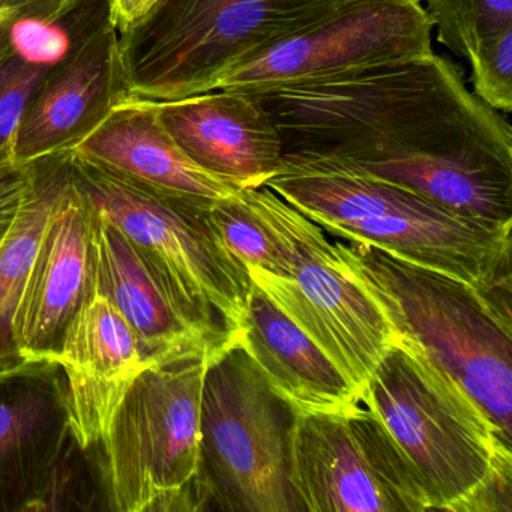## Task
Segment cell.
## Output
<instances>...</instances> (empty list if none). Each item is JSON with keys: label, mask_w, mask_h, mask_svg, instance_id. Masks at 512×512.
Listing matches in <instances>:
<instances>
[{"label": "cell", "mask_w": 512, "mask_h": 512, "mask_svg": "<svg viewBox=\"0 0 512 512\" xmlns=\"http://www.w3.org/2000/svg\"><path fill=\"white\" fill-rule=\"evenodd\" d=\"M71 173L70 152L34 161L31 190L0 244V376L28 365L17 349L14 323L44 230Z\"/></svg>", "instance_id": "ffe728a7"}, {"label": "cell", "mask_w": 512, "mask_h": 512, "mask_svg": "<svg viewBox=\"0 0 512 512\" xmlns=\"http://www.w3.org/2000/svg\"><path fill=\"white\" fill-rule=\"evenodd\" d=\"M53 67L32 64L17 55L0 65V151L13 146L26 107Z\"/></svg>", "instance_id": "cb8c5ba5"}, {"label": "cell", "mask_w": 512, "mask_h": 512, "mask_svg": "<svg viewBox=\"0 0 512 512\" xmlns=\"http://www.w3.org/2000/svg\"><path fill=\"white\" fill-rule=\"evenodd\" d=\"M70 152L131 184L176 199L211 203L241 191L197 167L167 133L151 101L125 98Z\"/></svg>", "instance_id": "e0dca14e"}, {"label": "cell", "mask_w": 512, "mask_h": 512, "mask_svg": "<svg viewBox=\"0 0 512 512\" xmlns=\"http://www.w3.org/2000/svg\"><path fill=\"white\" fill-rule=\"evenodd\" d=\"M211 226L224 247L250 272L286 277L287 265L259 218L251 211L241 191L217 200L208 208Z\"/></svg>", "instance_id": "7402d4cb"}, {"label": "cell", "mask_w": 512, "mask_h": 512, "mask_svg": "<svg viewBox=\"0 0 512 512\" xmlns=\"http://www.w3.org/2000/svg\"><path fill=\"white\" fill-rule=\"evenodd\" d=\"M73 440L58 362L0 376V512L47 511Z\"/></svg>", "instance_id": "4fadbf2b"}, {"label": "cell", "mask_w": 512, "mask_h": 512, "mask_svg": "<svg viewBox=\"0 0 512 512\" xmlns=\"http://www.w3.org/2000/svg\"><path fill=\"white\" fill-rule=\"evenodd\" d=\"M437 41L469 59L482 41L512 28V0H425Z\"/></svg>", "instance_id": "44dd1931"}, {"label": "cell", "mask_w": 512, "mask_h": 512, "mask_svg": "<svg viewBox=\"0 0 512 512\" xmlns=\"http://www.w3.org/2000/svg\"><path fill=\"white\" fill-rule=\"evenodd\" d=\"M263 187L326 233L374 245L511 305V229L479 223L406 188L332 167L281 166Z\"/></svg>", "instance_id": "7a4b0ae2"}, {"label": "cell", "mask_w": 512, "mask_h": 512, "mask_svg": "<svg viewBox=\"0 0 512 512\" xmlns=\"http://www.w3.org/2000/svg\"><path fill=\"white\" fill-rule=\"evenodd\" d=\"M94 236V208L71 173L44 230L14 323L26 364L56 361L68 326L94 292Z\"/></svg>", "instance_id": "5bb4252c"}, {"label": "cell", "mask_w": 512, "mask_h": 512, "mask_svg": "<svg viewBox=\"0 0 512 512\" xmlns=\"http://www.w3.org/2000/svg\"><path fill=\"white\" fill-rule=\"evenodd\" d=\"M160 0H106L107 13L118 35L136 28L154 10Z\"/></svg>", "instance_id": "4316f807"}, {"label": "cell", "mask_w": 512, "mask_h": 512, "mask_svg": "<svg viewBox=\"0 0 512 512\" xmlns=\"http://www.w3.org/2000/svg\"><path fill=\"white\" fill-rule=\"evenodd\" d=\"M467 62L473 94L496 112H511L512 28L482 41Z\"/></svg>", "instance_id": "603a6c76"}, {"label": "cell", "mask_w": 512, "mask_h": 512, "mask_svg": "<svg viewBox=\"0 0 512 512\" xmlns=\"http://www.w3.org/2000/svg\"><path fill=\"white\" fill-rule=\"evenodd\" d=\"M208 355L148 365L92 449L107 508L203 511L196 490L200 404Z\"/></svg>", "instance_id": "ba28073f"}, {"label": "cell", "mask_w": 512, "mask_h": 512, "mask_svg": "<svg viewBox=\"0 0 512 512\" xmlns=\"http://www.w3.org/2000/svg\"><path fill=\"white\" fill-rule=\"evenodd\" d=\"M257 95L280 133L281 166L349 170L512 229L511 127L445 56Z\"/></svg>", "instance_id": "6da1fadb"}, {"label": "cell", "mask_w": 512, "mask_h": 512, "mask_svg": "<svg viewBox=\"0 0 512 512\" xmlns=\"http://www.w3.org/2000/svg\"><path fill=\"white\" fill-rule=\"evenodd\" d=\"M127 98L118 31L103 8L74 40L23 113L13 140L19 164L70 152L91 136Z\"/></svg>", "instance_id": "7c38bea8"}, {"label": "cell", "mask_w": 512, "mask_h": 512, "mask_svg": "<svg viewBox=\"0 0 512 512\" xmlns=\"http://www.w3.org/2000/svg\"><path fill=\"white\" fill-rule=\"evenodd\" d=\"M71 167L95 211L133 242L215 355L238 341L253 280L211 226L208 208L214 202L154 193L73 154Z\"/></svg>", "instance_id": "8992f818"}, {"label": "cell", "mask_w": 512, "mask_h": 512, "mask_svg": "<svg viewBox=\"0 0 512 512\" xmlns=\"http://www.w3.org/2000/svg\"><path fill=\"white\" fill-rule=\"evenodd\" d=\"M355 0H160L119 38L127 98L164 103L215 91L239 65Z\"/></svg>", "instance_id": "5b68a950"}, {"label": "cell", "mask_w": 512, "mask_h": 512, "mask_svg": "<svg viewBox=\"0 0 512 512\" xmlns=\"http://www.w3.org/2000/svg\"><path fill=\"white\" fill-rule=\"evenodd\" d=\"M242 346L299 413H344L358 392L328 353L253 283Z\"/></svg>", "instance_id": "d6986e66"}, {"label": "cell", "mask_w": 512, "mask_h": 512, "mask_svg": "<svg viewBox=\"0 0 512 512\" xmlns=\"http://www.w3.org/2000/svg\"><path fill=\"white\" fill-rule=\"evenodd\" d=\"M241 194L287 263L286 277L250 272L251 280L328 353L361 398L395 338L385 316L319 224L271 188Z\"/></svg>", "instance_id": "9c48e42d"}, {"label": "cell", "mask_w": 512, "mask_h": 512, "mask_svg": "<svg viewBox=\"0 0 512 512\" xmlns=\"http://www.w3.org/2000/svg\"><path fill=\"white\" fill-rule=\"evenodd\" d=\"M34 179V163L19 164L13 148L0 151V244L10 232Z\"/></svg>", "instance_id": "d4e9b609"}, {"label": "cell", "mask_w": 512, "mask_h": 512, "mask_svg": "<svg viewBox=\"0 0 512 512\" xmlns=\"http://www.w3.org/2000/svg\"><path fill=\"white\" fill-rule=\"evenodd\" d=\"M412 2H421L422 4V0H412Z\"/></svg>", "instance_id": "83f0119b"}, {"label": "cell", "mask_w": 512, "mask_h": 512, "mask_svg": "<svg viewBox=\"0 0 512 512\" xmlns=\"http://www.w3.org/2000/svg\"><path fill=\"white\" fill-rule=\"evenodd\" d=\"M94 250V289L121 313L149 362L191 353L214 358V350L187 322L145 257L97 211Z\"/></svg>", "instance_id": "ac0fdd59"}, {"label": "cell", "mask_w": 512, "mask_h": 512, "mask_svg": "<svg viewBox=\"0 0 512 512\" xmlns=\"http://www.w3.org/2000/svg\"><path fill=\"white\" fill-rule=\"evenodd\" d=\"M431 53L433 26L421 2L355 0L239 65L217 89L265 94Z\"/></svg>", "instance_id": "8fae6325"}, {"label": "cell", "mask_w": 512, "mask_h": 512, "mask_svg": "<svg viewBox=\"0 0 512 512\" xmlns=\"http://www.w3.org/2000/svg\"><path fill=\"white\" fill-rule=\"evenodd\" d=\"M154 104L179 149L218 181L260 188L281 169L280 133L259 95L217 89Z\"/></svg>", "instance_id": "9a60e30c"}, {"label": "cell", "mask_w": 512, "mask_h": 512, "mask_svg": "<svg viewBox=\"0 0 512 512\" xmlns=\"http://www.w3.org/2000/svg\"><path fill=\"white\" fill-rule=\"evenodd\" d=\"M56 362L67 385L71 434L82 451L100 445L125 392L152 364L121 313L95 289L68 326Z\"/></svg>", "instance_id": "2e32d148"}, {"label": "cell", "mask_w": 512, "mask_h": 512, "mask_svg": "<svg viewBox=\"0 0 512 512\" xmlns=\"http://www.w3.org/2000/svg\"><path fill=\"white\" fill-rule=\"evenodd\" d=\"M296 419L241 341L209 359L196 476L203 509L305 512L292 479Z\"/></svg>", "instance_id": "52a82bcc"}, {"label": "cell", "mask_w": 512, "mask_h": 512, "mask_svg": "<svg viewBox=\"0 0 512 512\" xmlns=\"http://www.w3.org/2000/svg\"><path fill=\"white\" fill-rule=\"evenodd\" d=\"M359 401L421 479L431 511L511 506V448L484 410L418 347L395 337Z\"/></svg>", "instance_id": "3957f363"}, {"label": "cell", "mask_w": 512, "mask_h": 512, "mask_svg": "<svg viewBox=\"0 0 512 512\" xmlns=\"http://www.w3.org/2000/svg\"><path fill=\"white\" fill-rule=\"evenodd\" d=\"M394 337L418 347L512 440L511 305L370 244L337 241Z\"/></svg>", "instance_id": "277c9868"}, {"label": "cell", "mask_w": 512, "mask_h": 512, "mask_svg": "<svg viewBox=\"0 0 512 512\" xmlns=\"http://www.w3.org/2000/svg\"><path fill=\"white\" fill-rule=\"evenodd\" d=\"M292 479L305 512L431 511L421 479L361 401L344 413L298 412Z\"/></svg>", "instance_id": "30bf717a"}, {"label": "cell", "mask_w": 512, "mask_h": 512, "mask_svg": "<svg viewBox=\"0 0 512 512\" xmlns=\"http://www.w3.org/2000/svg\"><path fill=\"white\" fill-rule=\"evenodd\" d=\"M82 0H0V65L16 55L11 46L14 26L25 19H62Z\"/></svg>", "instance_id": "484cf974"}]
</instances>
